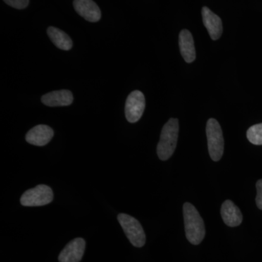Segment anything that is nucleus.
<instances>
[{"label":"nucleus","mask_w":262,"mask_h":262,"mask_svg":"<svg viewBox=\"0 0 262 262\" xmlns=\"http://www.w3.org/2000/svg\"><path fill=\"white\" fill-rule=\"evenodd\" d=\"M42 102L48 106H67L72 104L74 101L73 95L68 90L52 91L44 95Z\"/></svg>","instance_id":"f8f14e48"},{"label":"nucleus","mask_w":262,"mask_h":262,"mask_svg":"<svg viewBox=\"0 0 262 262\" xmlns=\"http://www.w3.org/2000/svg\"><path fill=\"white\" fill-rule=\"evenodd\" d=\"M53 200L51 188L44 184L26 191L20 198V204L23 206L37 207L46 206Z\"/></svg>","instance_id":"39448f33"},{"label":"nucleus","mask_w":262,"mask_h":262,"mask_svg":"<svg viewBox=\"0 0 262 262\" xmlns=\"http://www.w3.org/2000/svg\"><path fill=\"white\" fill-rule=\"evenodd\" d=\"M206 135L210 157L213 161H220L223 156L225 141L222 127L215 119H209L207 122Z\"/></svg>","instance_id":"7ed1b4c3"},{"label":"nucleus","mask_w":262,"mask_h":262,"mask_svg":"<svg viewBox=\"0 0 262 262\" xmlns=\"http://www.w3.org/2000/svg\"><path fill=\"white\" fill-rule=\"evenodd\" d=\"M221 215L225 225L230 227L241 225L243 222V214L238 207L232 201L224 202L221 208Z\"/></svg>","instance_id":"9b49d317"},{"label":"nucleus","mask_w":262,"mask_h":262,"mask_svg":"<svg viewBox=\"0 0 262 262\" xmlns=\"http://www.w3.org/2000/svg\"><path fill=\"white\" fill-rule=\"evenodd\" d=\"M74 8L80 16L90 22H98L101 18V10L93 0H75Z\"/></svg>","instance_id":"9d476101"},{"label":"nucleus","mask_w":262,"mask_h":262,"mask_svg":"<svg viewBox=\"0 0 262 262\" xmlns=\"http://www.w3.org/2000/svg\"><path fill=\"white\" fill-rule=\"evenodd\" d=\"M186 237L190 244L199 245L206 235L204 222L195 207L189 203L183 206Z\"/></svg>","instance_id":"f257e3e1"},{"label":"nucleus","mask_w":262,"mask_h":262,"mask_svg":"<svg viewBox=\"0 0 262 262\" xmlns=\"http://www.w3.org/2000/svg\"><path fill=\"white\" fill-rule=\"evenodd\" d=\"M179 132L178 119L170 118L164 125L160 139L157 146L158 158L163 161L168 160L177 148Z\"/></svg>","instance_id":"f03ea898"},{"label":"nucleus","mask_w":262,"mask_h":262,"mask_svg":"<svg viewBox=\"0 0 262 262\" xmlns=\"http://www.w3.org/2000/svg\"><path fill=\"white\" fill-rule=\"evenodd\" d=\"M47 33L48 37L57 48L63 51H70L72 49L73 43L67 33L53 27H50L48 29Z\"/></svg>","instance_id":"4468645a"},{"label":"nucleus","mask_w":262,"mask_h":262,"mask_svg":"<svg viewBox=\"0 0 262 262\" xmlns=\"http://www.w3.org/2000/svg\"><path fill=\"white\" fill-rule=\"evenodd\" d=\"M256 191H257L256 198V206L262 211V179H259L256 182Z\"/></svg>","instance_id":"f3484780"},{"label":"nucleus","mask_w":262,"mask_h":262,"mask_svg":"<svg viewBox=\"0 0 262 262\" xmlns=\"http://www.w3.org/2000/svg\"><path fill=\"white\" fill-rule=\"evenodd\" d=\"M85 249L84 239L75 238L70 241L58 256L60 262H80L83 256Z\"/></svg>","instance_id":"0eeeda50"},{"label":"nucleus","mask_w":262,"mask_h":262,"mask_svg":"<svg viewBox=\"0 0 262 262\" xmlns=\"http://www.w3.org/2000/svg\"><path fill=\"white\" fill-rule=\"evenodd\" d=\"M117 220L133 246L141 248L145 245V233L139 221L125 213L119 214Z\"/></svg>","instance_id":"20e7f679"},{"label":"nucleus","mask_w":262,"mask_h":262,"mask_svg":"<svg viewBox=\"0 0 262 262\" xmlns=\"http://www.w3.org/2000/svg\"><path fill=\"white\" fill-rule=\"evenodd\" d=\"M145 97L143 93L134 91L127 96L125 103V113L127 121L135 123L142 117L145 110Z\"/></svg>","instance_id":"423d86ee"},{"label":"nucleus","mask_w":262,"mask_h":262,"mask_svg":"<svg viewBox=\"0 0 262 262\" xmlns=\"http://www.w3.org/2000/svg\"><path fill=\"white\" fill-rule=\"evenodd\" d=\"M54 136V131L46 125L32 127L26 135V140L32 145L43 146L48 144Z\"/></svg>","instance_id":"1a4fd4ad"},{"label":"nucleus","mask_w":262,"mask_h":262,"mask_svg":"<svg viewBox=\"0 0 262 262\" xmlns=\"http://www.w3.org/2000/svg\"><path fill=\"white\" fill-rule=\"evenodd\" d=\"M202 17L203 24L209 33L211 39L213 40L220 39L223 32V25L220 16L215 14L208 7L205 6L202 8Z\"/></svg>","instance_id":"6e6552de"},{"label":"nucleus","mask_w":262,"mask_h":262,"mask_svg":"<svg viewBox=\"0 0 262 262\" xmlns=\"http://www.w3.org/2000/svg\"><path fill=\"white\" fill-rule=\"evenodd\" d=\"M7 5L15 9L21 10L29 5V0H3Z\"/></svg>","instance_id":"dca6fc26"},{"label":"nucleus","mask_w":262,"mask_h":262,"mask_svg":"<svg viewBox=\"0 0 262 262\" xmlns=\"http://www.w3.org/2000/svg\"><path fill=\"white\" fill-rule=\"evenodd\" d=\"M247 139L254 145H262V123L256 124L247 130Z\"/></svg>","instance_id":"2eb2a0df"},{"label":"nucleus","mask_w":262,"mask_h":262,"mask_svg":"<svg viewBox=\"0 0 262 262\" xmlns=\"http://www.w3.org/2000/svg\"><path fill=\"white\" fill-rule=\"evenodd\" d=\"M179 48L181 54L187 63H192L196 58L195 48L192 34L187 29H183L179 34Z\"/></svg>","instance_id":"ddd939ff"}]
</instances>
